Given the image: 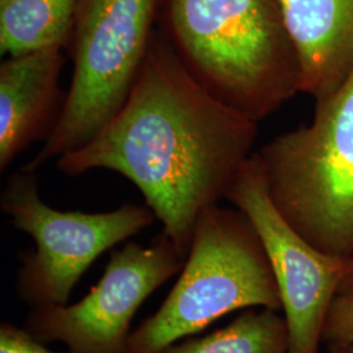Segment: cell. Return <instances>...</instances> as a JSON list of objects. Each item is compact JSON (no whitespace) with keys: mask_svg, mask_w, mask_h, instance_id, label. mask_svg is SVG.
Masks as SVG:
<instances>
[{"mask_svg":"<svg viewBox=\"0 0 353 353\" xmlns=\"http://www.w3.org/2000/svg\"><path fill=\"white\" fill-rule=\"evenodd\" d=\"M256 135L258 123L212 96L156 30L122 108L57 168L67 176L106 169L126 176L186 258L199 216L227 199Z\"/></svg>","mask_w":353,"mask_h":353,"instance_id":"cell-1","label":"cell"},{"mask_svg":"<svg viewBox=\"0 0 353 353\" xmlns=\"http://www.w3.org/2000/svg\"><path fill=\"white\" fill-rule=\"evenodd\" d=\"M160 30L219 101L259 123L301 92L276 0H161Z\"/></svg>","mask_w":353,"mask_h":353,"instance_id":"cell-2","label":"cell"},{"mask_svg":"<svg viewBox=\"0 0 353 353\" xmlns=\"http://www.w3.org/2000/svg\"><path fill=\"white\" fill-rule=\"evenodd\" d=\"M250 307L281 312L278 284L248 216L216 204L199 216L174 287L156 313L132 330L128 353H160Z\"/></svg>","mask_w":353,"mask_h":353,"instance_id":"cell-3","label":"cell"},{"mask_svg":"<svg viewBox=\"0 0 353 353\" xmlns=\"http://www.w3.org/2000/svg\"><path fill=\"white\" fill-rule=\"evenodd\" d=\"M271 199L303 237L322 252L353 256V67L316 102L310 125L256 152Z\"/></svg>","mask_w":353,"mask_h":353,"instance_id":"cell-4","label":"cell"},{"mask_svg":"<svg viewBox=\"0 0 353 353\" xmlns=\"http://www.w3.org/2000/svg\"><path fill=\"white\" fill-rule=\"evenodd\" d=\"M161 0H80L65 50L74 74L63 112L37 154V172L93 139L126 101L154 34Z\"/></svg>","mask_w":353,"mask_h":353,"instance_id":"cell-5","label":"cell"},{"mask_svg":"<svg viewBox=\"0 0 353 353\" xmlns=\"http://www.w3.org/2000/svg\"><path fill=\"white\" fill-rule=\"evenodd\" d=\"M0 210L34 242L20 254L16 296L30 309L67 305L76 284L103 252L137 236L157 219L144 204L126 203L108 212L59 211L42 201L37 172L7 179Z\"/></svg>","mask_w":353,"mask_h":353,"instance_id":"cell-6","label":"cell"},{"mask_svg":"<svg viewBox=\"0 0 353 353\" xmlns=\"http://www.w3.org/2000/svg\"><path fill=\"white\" fill-rule=\"evenodd\" d=\"M227 199L248 216L263 245L278 284L290 353H319L351 258L322 252L290 225L271 199L256 152L241 168Z\"/></svg>","mask_w":353,"mask_h":353,"instance_id":"cell-7","label":"cell"},{"mask_svg":"<svg viewBox=\"0 0 353 353\" xmlns=\"http://www.w3.org/2000/svg\"><path fill=\"white\" fill-rule=\"evenodd\" d=\"M185 256L161 233L144 246L112 252L101 279L79 303L30 309L24 327L38 341H59L68 353H128L140 306L181 272Z\"/></svg>","mask_w":353,"mask_h":353,"instance_id":"cell-8","label":"cell"},{"mask_svg":"<svg viewBox=\"0 0 353 353\" xmlns=\"http://www.w3.org/2000/svg\"><path fill=\"white\" fill-rule=\"evenodd\" d=\"M64 49L51 48L0 64V172L36 141H46L61 119L67 93L59 87Z\"/></svg>","mask_w":353,"mask_h":353,"instance_id":"cell-9","label":"cell"},{"mask_svg":"<svg viewBox=\"0 0 353 353\" xmlns=\"http://www.w3.org/2000/svg\"><path fill=\"white\" fill-rule=\"evenodd\" d=\"M301 65V92L316 102L353 67V0H276Z\"/></svg>","mask_w":353,"mask_h":353,"instance_id":"cell-10","label":"cell"},{"mask_svg":"<svg viewBox=\"0 0 353 353\" xmlns=\"http://www.w3.org/2000/svg\"><path fill=\"white\" fill-rule=\"evenodd\" d=\"M80 0H0V54L67 49Z\"/></svg>","mask_w":353,"mask_h":353,"instance_id":"cell-11","label":"cell"},{"mask_svg":"<svg viewBox=\"0 0 353 353\" xmlns=\"http://www.w3.org/2000/svg\"><path fill=\"white\" fill-rule=\"evenodd\" d=\"M160 353H290L288 327L280 310L250 307L225 327L176 341Z\"/></svg>","mask_w":353,"mask_h":353,"instance_id":"cell-12","label":"cell"},{"mask_svg":"<svg viewBox=\"0 0 353 353\" xmlns=\"http://www.w3.org/2000/svg\"><path fill=\"white\" fill-rule=\"evenodd\" d=\"M322 341L335 352L353 344V294L338 296L328 313Z\"/></svg>","mask_w":353,"mask_h":353,"instance_id":"cell-13","label":"cell"},{"mask_svg":"<svg viewBox=\"0 0 353 353\" xmlns=\"http://www.w3.org/2000/svg\"><path fill=\"white\" fill-rule=\"evenodd\" d=\"M0 353H55L46 343L36 339L26 327L8 321L0 325Z\"/></svg>","mask_w":353,"mask_h":353,"instance_id":"cell-14","label":"cell"},{"mask_svg":"<svg viewBox=\"0 0 353 353\" xmlns=\"http://www.w3.org/2000/svg\"><path fill=\"white\" fill-rule=\"evenodd\" d=\"M353 294V256L351 258V265H350V271L348 275L344 279V281L341 283V290L338 296H350Z\"/></svg>","mask_w":353,"mask_h":353,"instance_id":"cell-15","label":"cell"},{"mask_svg":"<svg viewBox=\"0 0 353 353\" xmlns=\"http://www.w3.org/2000/svg\"><path fill=\"white\" fill-rule=\"evenodd\" d=\"M335 353H353V344L352 345H350V347H347V348L341 350V351H338V352Z\"/></svg>","mask_w":353,"mask_h":353,"instance_id":"cell-16","label":"cell"}]
</instances>
